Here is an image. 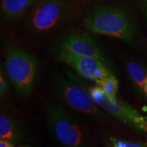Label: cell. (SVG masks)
Masks as SVG:
<instances>
[{"instance_id":"11","label":"cell","mask_w":147,"mask_h":147,"mask_svg":"<svg viewBox=\"0 0 147 147\" xmlns=\"http://www.w3.org/2000/svg\"><path fill=\"white\" fill-rule=\"evenodd\" d=\"M127 69L134 82L140 89H144V85L147 81V74L144 69L135 61H129Z\"/></svg>"},{"instance_id":"17","label":"cell","mask_w":147,"mask_h":147,"mask_svg":"<svg viewBox=\"0 0 147 147\" xmlns=\"http://www.w3.org/2000/svg\"><path fill=\"white\" fill-rule=\"evenodd\" d=\"M20 147H31V146H20Z\"/></svg>"},{"instance_id":"7","label":"cell","mask_w":147,"mask_h":147,"mask_svg":"<svg viewBox=\"0 0 147 147\" xmlns=\"http://www.w3.org/2000/svg\"><path fill=\"white\" fill-rule=\"evenodd\" d=\"M66 5L62 0H44L38 5L31 17L35 32H45L56 26L65 15Z\"/></svg>"},{"instance_id":"14","label":"cell","mask_w":147,"mask_h":147,"mask_svg":"<svg viewBox=\"0 0 147 147\" xmlns=\"http://www.w3.org/2000/svg\"><path fill=\"white\" fill-rule=\"evenodd\" d=\"M7 91V84L5 82L4 76L3 75V72L1 71V75H0V94L1 97L4 96Z\"/></svg>"},{"instance_id":"1","label":"cell","mask_w":147,"mask_h":147,"mask_svg":"<svg viewBox=\"0 0 147 147\" xmlns=\"http://www.w3.org/2000/svg\"><path fill=\"white\" fill-rule=\"evenodd\" d=\"M84 27L90 32L119 38L127 42L133 40V24L123 9L117 6L97 5L84 20Z\"/></svg>"},{"instance_id":"4","label":"cell","mask_w":147,"mask_h":147,"mask_svg":"<svg viewBox=\"0 0 147 147\" xmlns=\"http://www.w3.org/2000/svg\"><path fill=\"white\" fill-rule=\"evenodd\" d=\"M88 91L94 102L108 113L134 128L147 132V117L140 114L131 106L116 97L108 96L100 87L89 88Z\"/></svg>"},{"instance_id":"9","label":"cell","mask_w":147,"mask_h":147,"mask_svg":"<svg viewBox=\"0 0 147 147\" xmlns=\"http://www.w3.org/2000/svg\"><path fill=\"white\" fill-rule=\"evenodd\" d=\"M35 0H1V10L4 15L10 19L20 18Z\"/></svg>"},{"instance_id":"13","label":"cell","mask_w":147,"mask_h":147,"mask_svg":"<svg viewBox=\"0 0 147 147\" xmlns=\"http://www.w3.org/2000/svg\"><path fill=\"white\" fill-rule=\"evenodd\" d=\"M114 147H146L144 145L137 144V143L127 142L125 140H121L115 138H112Z\"/></svg>"},{"instance_id":"6","label":"cell","mask_w":147,"mask_h":147,"mask_svg":"<svg viewBox=\"0 0 147 147\" xmlns=\"http://www.w3.org/2000/svg\"><path fill=\"white\" fill-rule=\"evenodd\" d=\"M57 83L59 95L71 108L87 115H96L98 113L91 95L82 87L63 78L59 79Z\"/></svg>"},{"instance_id":"3","label":"cell","mask_w":147,"mask_h":147,"mask_svg":"<svg viewBox=\"0 0 147 147\" xmlns=\"http://www.w3.org/2000/svg\"><path fill=\"white\" fill-rule=\"evenodd\" d=\"M5 69L10 80L18 91L29 94L34 89L38 74V63L26 51L8 47Z\"/></svg>"},{"instance_id":"10","label":"cell","mask_w":147,"mask_h":147,"mask_svg":"<svg viewBox=\"0 0 147 147\" xmlns=\"http://www.w3.org/2000/svg\"><path fill=\"white\" fill-rule=\"evenodd\" d=\"M19 127L12 118L5 114L0 115V138L10 142H16L21 138Z\"/></svg>"},{"instance_id":"5","label":"cell","mask_w":147,"mask_h":147,"mask_svg":"<svg viewBox=\"0 0 147 147\" xmlns=\"http://www.w3.org/2000/svg\"><path fill=\"white\" fill-rule=\"evenodd\" d=\"M59 59L71 65L82 76L91 79L98 85L108 77L113 75L106 64L93 57L81 56L61 50L59 54Z\"/></svg>"},{"instance_id":"15","label":"cell","mask_w":147,"mask_h":147,"mask_svg":"<svg viewBox=\"0 0 147 147\" xmlns=\"http://www.w3.org/2000/svg\"><path fill=\"white\" fill-rule=\"evenodd\" d=\"M0 147H14L12 142L7 140L1 139L0 140Z\"/></svg>"},{"instance_id":"2","label":"cell","mask_w":147,"mask_h":147,"mask_svg":"<svg viewBox=\"0 0 147 147\" xmlns=\"http://www.w3.org/2000/svg\"><path fill=\"white\" fill-rule=\"evenodd\" d=\"M46 118L51 133L62 147H89L84 128L61 106H49L46 110Z\"/></svg>"},{"instance_id":"16","label":"cell","mask_w":147,"mask_h":147,"mask_svg":"<svg viewBox=\"0 0 147 147\" xmlns=\"http://www.w3.org/2000/svg\"><path fill=\"white\" fill-rule=\"evenodd\" d=\"M144 91L145 92V94H146V97H147V81H146V84H145V85H144Z\"/></svg>"},{"instance_id":"8","label":"cell","mask_w":147,"mask_h":147,"mask_svg":"<svg viewBox=\"0 0 147 147\" xmlns=\"http://www.w3.org/2000/svg\"><path fill=\"white\" fill-rule=\"evenodd\" d=\"M61 50L81 56L93 57L106 65L109 63L94 40L87 34L74 33L68 35L62 42Z\"/></svg>"},{"instance_id":"12","label":"cell","mask_w":147,"mask_h":147,"mask_svg":"<svg viewBox=\"0 0 147 147\" xmlns=\"http://www.w3.org/2000/svg\"><path fill=\"white\" fill-rule=\"evenodd\" d=\"M99 87L102 88L106 95L109 97H115L119 89V82L118 80L113 75L108 77L105 80H103L99 84Z\"/></svg>"}]
</instances>
